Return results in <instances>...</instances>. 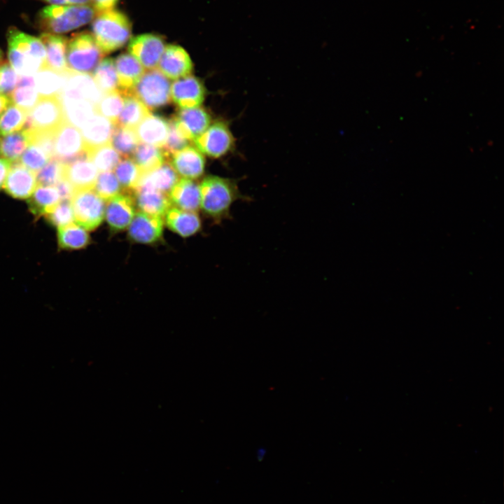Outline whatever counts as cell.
Here are the masks:
<instances>
[{
	"mask_svg": "<svg viewBox=\"0 0 504 504\" xmlns=\"http://www.w3.org/2000/svg\"><path fill=\"white\" fill-rule=\"evenodd\" d=\"M102 95L91 75L68 69L60 98L83 99L96 106Z\"/></svg>",
	"mask_w": 504,
	"mask_h": 504,
	"instance_id": "cell-14",
	"label": "cell"
},
{
	"mask_svg": "<svg viewBox=\"0 0 504 504\" xmlns=\"http://www.w3.org/2000/svg\"><path fill=\"white\" fill-rule=\"evenodd\" d=\"M0 155H1V151H0Z\"/></svg>",
	"mask_w": 504,
	"mask_h": 504,
	"instance_id": "cell-54",
	"label": "cell"
},
{
	"mask_svg": "<svg viewBox=\"0 0 504 504\" xmlns=\"http://www.w3.org/2000/svg\"><path fill=\"white\" fill-rule=\"evenodd\" d=\"M159 71L170 79L181 78L192 71L193 65L188 52L181 46L168 45L158 63Z\"/></svg>",
	"mask_w": 504,
	"mask_h": 504,
	"instance_id": "cell-18",
	"label": "cell"
},
{
	"mask_svg": "<svg viewBox=\"0 0 504 504\" xmlns=\"http://www.w3.org/2000/svg\"><path fill=\"white\" fill-rule=\"evenodd\" d=\"M92 73V76L103 94L118 89V76L113 59H102Z\"/></svg>",
	"mask_w": 504,
	"mask_h": 504,
	"instance_id": "cell-37",
	"label": "cell"
},
{
	"mask_svg": "<svg viewBox=\"0 0 504 504\" xmlns=\"http://www.w3.org/2000/svg\"><path fill=\"white\" fill-rule=\"evenodd\" d=\"M172 101L182 108L198 107L204 101L206 89L202 80L192 75L181 78L171 86Z\"/></svg>",
	"mask_w": 504,
	"mask_h": 504,
	"instance_id": "cell-15",
	"label": "cell"
},
{
	"mask_svg": "<svg viewBox=\"0 0 504 504\" xmlns=\"http://www.w3.org/2000/svg\"><path fill=\"white\" fill-rule=\"evenodd\" d=\"M114 63L119 89L130 90L144 74L143 66L130 53L120 54Z\"/></svg>",
	"mask_w": 504,
	"mask_h": 504,
	"instance_id": "cell-27",
	"label": "cell"
},
{
	"mask_svg": "<svg viewBox=\"0 0 504 504\" xmlns=\"http://www.w3.org/2000/svg\"><path fill=\"white\" fill-rule=\"evenodd\" d=\"M104 55L90 33L80 32L67 41L66 61L71 71L90 74Z\"/></svg>",
	"mask_w": 504,
	"mask_h": 504,
	"instance_id": "cell-5",
	"label": "cell"
},
{
	"mask_svg": "<svg viewBox=\"0 0 504 504\" xmlns=\"http://www.w3.org/2000/svg\"><path fill=\"white\" fill-rule=\"evenodd\" d=\"M200 208L216 223L230 218V209L237 200L247 201L234 179L215 175L206 176L200 185Z\"/></svg>",
	"mask_w": 504,
	"mask_h": 504,
	"instance_id": "cell-1",
	"label": "cell"
},
{
	"mask_svg": "<svg viewBox=\"0 0 504 504\" xmlns=\"http://www.w3.org/2000/svg\"><path fill=\"white\" fill-rule=\"evenodd\" d=\"M124 102L125 97L118 89L103 94L95 106L96 112L115 124L122 109Z\"/></svg>",
	"mask_w": 504,
	"mask_h": 504,
	"instance_id": "cell-41",
	"label": "cell"
},
{
	"mask_svg": "<svg viewBox=\"0 0 504 504\" xmlns=\"http://www.w3.org/2000/svg\"><path fill=\"white\" fill-rule=\"evenodd\" d=\"M65 120L80 130L97 112L88 101L60 98Z\"/></svg>",
	"mask_w": 504,
	"mask_h": 504,
	"instance_id": "cell-30",
	"label": "cell"
},
{
	"mask_svg": "<svg viewBox=\"0 0 504 504\" xmlns=\"http://www.w3.org/2000/svg\"><path fill=\"white\" fill-rule=\"evenodd\" d=\"M10 65L20 76H34L46 66V49L38 37L10 27L6 34Z\"/></svg>",
	"mask_w": 504,
	"mask_h": 504,
	"instance_id": "cell-2",
	"label": "cell"
},
{
	"mask_svg": "<svg viewBox=\"0 0 504 504\" xmlns=\"http://www.w3.org/2000/svg\"><path fill=\"white\" fill-rule=\"evenodd\" d=\"M37 185L36 173L16 161L12 162L3 187L10 196L26 199L31 195Z\"/></svg>",
	"mask_w": 504,
	"mask_h": 504,
	"instance_id": "cell-16",
	"label": "cell"
},
{
	"mask_svg": "<svg viewBox=\"0 0 504 504\" xmlns=\"http://www.w3.org/2000/svg\"><path fill=\"white\" fill-rule=\"evenodd\" d=\"M65 121L62 102L57 97H39L28 112L23 130L28 132L55 131Z\"/></svg>",
	"mask_w": 504,
	"mask_h": 504,
	"instance_id": "cell-8",
	"label": "cell"
},
{
	"mask_svg": "<svg viewBox=\"0 0 504 504\" xmlns=\"http://www.w3.org/2000/svg\"><path fill=\"white\" fill-rule=\"evenodd\" d=\"M95 10L88 5H48L37 14L36 22L45 33L62 34L90 22Z\"/></svg>",
	"mask_w": 504,
	"mask_h": 504,
	"instance_id": "cell-3",
	"label": "cell"
},
{
	"mask_svg": "<svg viewBox=\"0 0 504 504\" xmlns=\"http://www.w3.org/2000/svg\"><path fill=\"white\" fill-rule=\"evenodd\" d=\"M194 141L200 151L212 158L223 157L235 148V138L224 120L214 122Z\"/></svg>",
	"mask_w": 504,
	"mask_h": 504,
	"instance_id": "cell-10",
	"label": "cell"
},
{
	"mask_svg": "<svg viewBox=\"0 0 504 504\" xmlns=\"http://www.w3.org/2000/svg\"><path fill=\"white\" fill-rule=\"evenodd\" d=\"M139 142L162 148L169 132V122L162 116L149 114L135 128Z\"/></svg>",
	"mask_w": 504,
	"mask_h": 504,
	"instance_id": "cell-20",
	"label": "cell"
},
{
	"mask_svg": "<svg viewBox=\"0 0 504 504\" xmlns=\"http://www.w3.org/2000/svg\"><path fill=\"white\" fill-rule=\"evenodd\" d=\"M164 216L168 228L181 237L192 236L201 230L202 222L195 211L171 206Z\"/></svg>",
	"mask_w": 504,
	"mask_h": 504,
	"instance_id": "cell-23",
	"label": "cell"
},
{
	"mask_svg": "<svg viewBox=\"0 0 504 504\" xmlns=\"http://www.w3.org/2000/svg\"><path fill=\"white\" fill-rule=\"evenodd\" d=\"M132 192L136 204L144 213L162 217L172 206L167 193L144 188H138Z\"/></svg>",
	"mask_w": 504,
	"mask_h": 504,
	"instance_id": "cell-26",
	"label": "cell"
},
{
	"mask_svg": "<svg viewBox=\"0 0 504 504\" xmlns=\"http://www.w3.org/2000/svg\"><path fill=\"white\" fill-rule=\"evenodd\" d=\"M29 132L22 130L0 139L1 155L11 162L18 161L30 144Z\"/></svg>",
	"mask_w": 504,
	"mask_h": 504,
	"instance_id": "cell-33",
	"label": "cell"
},
{
	"mask_svg": "<svg viewBox=\"0 0 504 504\" xmlns=\"http://www.w3.org/2000/svg\"><path fill=\"white\" fill-rule=\"evenodd\" d=\"M149 109L134 96L125 97L122 109L114 124L134 129L148 115Z\"/></svg>",
	"mask_w": 504,
	"mask_h": 504,
	"instance_id": "cell-34",
	"label": "cell"
},
{
	"mask_svg": "<svg viewBox=\"0 0 504 504\" xmlns=\"http://www.w3.org/2000/svg\"><path fill=\"white\" fill-rule=\"evenodd\" d=\"M114 124L96 113L79 130L88 150L110 143Z\"/></svg>",
	"mask_w": 504,
	"mask_h": 504,
	"instance_id": "cell-21",
	"label": "cell"
},
{
	"mask_svg": "<svg viewBox=\"0 0 504 504\" xmlns=\"http://www.w3.org/2000/svg\"><path fill=\"white\" fill-rule=\"evenodd\" d=\"M119 0H92L95 11L100 13L113 10Z\"/></svg>",
	"mask_w": 504,
	"mask_h": 504,
	"instance_id": "cell-49",
	"label": "cell"
},
{
	"mask_svg": "<svg viewBox=\"0 0 504 504\" xmlns=\"http://www.w3.org/2000/svg\"><path fill=\"white\" fill-rule=\"evenodd\" d=\"M38 38L46 49V66L59 73L65 72L68 69L66 61L68 39L59 34L45 32Z\"/></svg>",
	"mask_w": 504,
	"mask_h": 504,
	"instance_id": "cell-25",
	"label": "cell"
},
{
	"mask_svg": "<svg viewBox=\"0 0 504 504\" xmlns=\"http://www.w3.org/2000/svg\"><path fill=\"white\" fill-rule=\"evenodd\" d=\"M114 169V174L125 191L132 192L136 189L143 176L141 169L130 158H124Z\"/></svg>",
	"mask_w": 504,
	"mask_h": 504,
	"instance_id": "cell-40",
	"label": "cell"
},
{
	"mask_svg": "<svg viewBox=\"0 0 504 504\" xmlns=\"http://www.w3.org/2000/svg\"><path fill=\"white\" fill-rule=\"evenodd\" d=\"M27 113L11 102L0 115V136L20 130L24 125Z\"/></svg>",
	"mask_w": 504,
	"mask_h": 504,
	"instance_id": "cell-42",
	"label": "cell"
},
{
	"mask_svg": "<svg viewBox=\"0 0 504 504\" xmlns=\"http://www.w3.org/2000/svg\"><path fill=\"white\" fill-rule=\"evenodd\" d=\"M170 158L169 163L176 172L186 178H198L204 172V157L192 146H187L174 153Z\"/></svg>",
	"mask_w": 504,
	"mask_h": 504,
	"instance_id": "cell-19",
	"label": "cell"
},
{
	"mask_svg": "<svg viewBox=\"0 0 504 504\" xmlns=\"http://www.w3.org/2000/svg\"><path fill=\"white\" fill-rule=\"evenodd\" d=\"M11 103L9 97L0 94V115Z\"/></svg>",
	"mask_w": 504,
	"mask_h": 504,
	"instance_id": "cell-52",
	"label": "cell"
},
{
	"mask_svg": "<svg viewBox=\"0 0 504 504\" xmlns=\"http://www.w3.org/2000/svg\"><path fill=\"white\" fill-rule=\"evenodd\" d=\"M60 201L59 193L55 186L38 184L28 203L32 213L41 216L49 213Z\"/></svg>",
	"mask_w": 504,
	"mask_h": 504,
	"instance_id": "cell-31",
	"label": "cell"
},
{
	"mask_svg": "<svg viewBox=\"0 0 504 504\" xmlns=\"http://www.w3.org/2000/svg\"><path fill=\"white\" fill-rule=\"evenodd\" d=\"M164 48V41L161 36L144 34L130 39L128 51L143 67L150 70L158 65Z\"/></svg>",
	"mask_w": 504,
	"mask_h": 504,
	"instance_id": "cell-12",
	"label": "cell"
},
{
	"mask_svg": "<svg viewBox=\"0 0 504 504\" xmlns=\"http://www.w3.org/2000/svg\"><path fill=\"white\" fill-rule=\"evenodd\" d=\"M49 5L67 6L87 4L91 0H41Z\"/></svg>",
	"mask_w": 504,
	"mask_h": 504,
	"instance_id": "cell-51",
	"label": "cell"
},
{
	"mask_svg": "<svg viewBox=\"0 0 504 504\" xmlns=\"http://www.w3.org/2000/svg\"><path fill=\"white\" fill-rule=\"evenodd\" d=\"M169 197L175 207L196 212L200 208V185L190 178L178 180L169 191Z\"/></svg>",
	"mask_w": 504,
	"mask_h": 504,
	"instance_id": "cell-22",
	"label": "cell"
},
{
	"mask_svg": "<svg viewBox=\"0 0 504 504\" xmlns=\"http://www.w3.org/2000/svg\"><path fill=\"white\" fill-rule=\"evenodd\" d=\"M111 146L123 158H130L139 144L134 129L114 125Z\"/></svg>",
	"mask_w": 504,
	"mask_h": 504,
	"instance_id": "cell-38",
	"label": "cell"
},
{
	"mask_svg": "<svg viewBox=\"0 0 504 504\" xmlns=\"http://www.w3.org/2000/svg\"><path fill=\"white\" fill-rule=\"evenodd\" d=\"M68 70V69H67ZM59 73L46 66L34 75L39 97H61L66 78V71Z\"/></svg>",
	"mask_w": 504,
	"mask_h": 504,
	"instance_id": "cell-29",
	"label": "cell"
},
{
	"mask_svg": "<svg viewBox=\"0 0 504 504\" xmlns=\"http://www.w3.org/2000/svg\"><path fill=\"white\" fill-rule=\"evenodd\" d=\"M57 240L62 248L76 250L87 246L90 242V237L85 229L71 223L57 227Z\"/></svg>",
	"mask_w": 504,
	"mask_h": 504,
	"instance_id": "cell-36",
	"label": "cell"
},
{
	"mask_svg": "<svg viewBox=\"0 0 504 504\" xmlns=\"http://www.w3.org/2000/svg\"><path fill=\"white\" fill-rule=\"evenodd\" d=\"M93 190L105 202L121 193L122 186L111 171L98 174Z\"/></svg>",
	"mask_w": 504,
	"mask_h": 504,
	"instance_id": "cell-43",
	"label": "cell"
},
{
	"mask_svg": "<svg viewBox=\"0 0 504 504\" xmlns=\"http://www.w3.org/2000/svg\"><path fill=\"white\" fill-rule=\"evenodd\" d=\"M80 131L66 120L55 131L54 157L64 164L88 159Z\"/></svg>",
	"mask_w": 504,
	"mask_h": 504,
	"instance_id": "cell-9",
	"label": "cell"
},
{
	"mask_svg": "<svg viewBox=\"0 0 504 504\" xmlns=\"http://www.w3.org/2000/svg\"><path fill=\"white\" fill-rule=\"evenodd\" d=\"M98 172L89 159H83L65 164L64 178L74 191L93 189Z\"/></svg>",
	"mask_w": 504,
	"mask_h": 504,
	"instance_id": "cell-24",
	"label": "cell"
},
{
	"mask_svg": "<svg viewBox=\"0 0 504 504\" xmlns=\"http://www.w3.org/2000/svg\"><path fill=\"white\" fill-rule=\"evenodd\" d=\"M131 34L130 19L125 13L113 9L100 13L92 24V35L104 54L123 47Z\"/></svg>",
	"mask_w": 504,
	"mask_h": 504,
	"instance_id": "cell-4",
	"label": "cell"
},
{
	"mask_svg": "<svg viewBox=\"0 0 504 504\" xmlns=\"http://www.w3.org/2000/svg\"><path fill=\"white\" fill-rule=\"evenodd\" d=\"M64 172L65 164L52 158L36 172L37 183L43 186H55L64 178Z\"/></svg>",
	"mask_w": 504,
	"mask_h": 504,
	"instance_id": "cell-44",
	"label": "cell"
},
{
	"mask_svg": "<svg viewBox=\"0 0 504 504\" xmlns=\"http://www.w3.org/2000/svg\"><path fill=\"white\" fill-rule=\"evenodd\" d=\"M132 155L143 174L158 168L166 158L162 148L143 143L138 144Z\"/></svg>",
	"mask_w": 504,
	"mask_h": 504,
	"instance_id": "cell-35",
	"label": "cell"
},
{
	"mask_svg": "<svg viewBox=\"0 0 504 504\" xmlns=\"http://www.w3.org/2000/svg\"><path fill=\"white\" fill-rule=\"evenodd\" d=\"M180 134L188 141L194 140L210 125L211 115L203 107L180 109L173 118Z\"/></svg>",
	"mask_w": 504,
	"mask_h": 504,
	"instance_id": "cell-17",
	"label": "cell"
},
{
	"mask_svg": "<svg viewBox=\"0 0 504 504\" xmlns=\"http://www.w3.org/2000/svg\"><path fill=\"white\" fill-rule=\"evenodd\" d=\"M105 214L111 233L127 228L135 215V200L132 192L125 191L106 201Z\"/></svg>",
	"mask_w": 504,
	"mask_h": 504,
	"instance_id": "cell-11",
	"label": "cell"
},
{
	"mask_svg": "<svg viewBox=\"0 0 504 504\" xmlns=\"http://www.w3.org/2000/svg\"><path fill=\"white\" fill-rule=\"evenodd\" d=\"M189 141L180 134L176 127L174 119H171L169 122L167 138L162 147L166 158H170L174 153L186 147Z\"/></svg>",
	"mask_w": 504,
	"mask_h": 504,
	"instance_id": "cell-47",
	"label": "cell"
},
{
	"mask_svg": "<svg viewBox=\"0 0 504 504\" xmlns=\"http://www.w3.org/2000/svg\"><path fill=\"white\" fill-rule=\"evenodd\" d=\"M170 90L169 80L159 70L154 69L144 74L130 92L148 109H155L170 102Z\"/></svg>",
	"mask_w": 504,
	"mask_h": 504,
	"instance_id": "cell-6",
	"label": "cell"
},
{
	"mask_svg": "<svg viewBox=\"0 0 504 504\" xmlns=\"http://www.w3.org/2000/svg\"><path fill=\"white\" fill-rule=\"evenodd\" d=\"M38 98L34 76H20L16 88L10 95L11 102L29 112Z\"/></svg>",
	"mask_w": 504,
	"mask_h": 504,
	"instance_id": "cell-32",
	"label": "cell"
},
{
	"mask_svg": "<svg viewBox=\"0 0 504 504\" xmlns=\"http://www.w3.org/2000/svg\"><path fill=\"white\" fill-rule=\"evenodd\" d=\"M19 76L12 66L4 63L0 66V94L10 95L15 90Z\"/></svg>",
	"mask_w": 504,
	"mask_h": 504,
	"instance_id": "cell-48",
	"label": "cell"
},
{
	"mask_svg": "<svg viewBox=\"0 0 504 504\" xmlns=\"http://www.w3.org/2000/svg\"><path fill=\"white\" fill-rule=\"evenodd\" d=\"M2 59H3V53H2L1 50L0 49V66H1V63H2Z\"/></svg>",
	"mask_w": 504,
	"mask_h": 504,
	"instance_id": "cell-53",
	"label": "cell"
},
{
	"mask_svg": "<svg viewBox=\"0 0 504 504\" xmlns=\"http://www.w3.org/2000/svg\"><path fill=\"white\" fill-rule=\"evenodd\" d=\"M50 159L39 146L30 142L18 161L29 169L36 173Z\"/></svg>",
	"mask_w": 504,
	"mask_h": 504,
	"instance_id": "cell-45",
	"label": "cell"
},
{
	"mask_svg": "<svg viewBox=\"0 0 504 504\" xmlns=\"http://www.w3.org/2000/svg\"><path fill=\"white\" fill-rule=\"evenodd\" d=\"M162 218L141 211L136 212L128 227L129 239L143 244H153L161 241L164 230Z\"/></svg>",
	"mask_w": 504,
	"mask_h": 504,
	"instance_id": "cell-13",
	"label": "cell"
},
{
	"mask_svg": "<svg viewBox=\"0 0 504 504\" xmlns=\"http://www.w3.org/2000/svg\"><path fill=\"white\" fill-rule=\"evenodd\" d=\"M88 155L98 172H101L112 171L120 160V155L111 143L89 150Z\"/></svg>",
	"mask_w": 504,
	"mask_h": 504,
	"instance_id": "cell-39",
	"label": "cell"
},
{
	"mask_svg": "<svg viewBox=\"0 0 504 504\" xmlns=\"http://www.w3.org/2000/svg\"><path fill=\"white\" fill-rule=\"evenodd\" d=\"M50 222L57 227L69 225L74 220L70 200H61L46 215Z\"/></svg>",
	"mask_w": 504,
	"mask_h": 504,
	"instance_id": "cell-46",
	"label": "cell"
},
{
	"mask_svg": "<svg viewBox=\"0 0 504 504\" xmlns=\"http://www.w3.org/2000/svg\"><path fill=\"white\" fill-rule=\"evenodd\" d=\"M178 180L177 173L171 164L164 162L158 168L143 174L136 189L149 188L167 194Z\"/></svg>",
	"mask_w": 504,
	"mask_h": 504,
	"instance_id": "cell-28",
	"label": "cell"
},
{
	"mask_svg": "<svg viewBox=\"0 0 504 504\" xmlns=\"http://www.w3.org/2000/svg\"><path fill=\"white\" fill-rule=\"evenodd\" d=\"M70 201L76 224L86 230H95L102 224L105 201L93 189L75 191Z\"/></svg>",
	"mask_w": 504,
	"mask_h": 504,
	"instance_id": "cell-7",
	"label": "cell"
},
{
	"mask_svg": "<svg viewBox=\"0 0 504 504\" xmlns=\"http://www.w3.org/2000/svg\"><path fill=\"white\" fill-rule=\"evenodd\" d=\"M12 162L5 158H0V189L3 187Z\"/></svg>",
	"mask_w": 504,
	"mask_h": 504,
	"instance_id": "cell-50",
	"label": "cell"
}]
</instances>
